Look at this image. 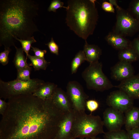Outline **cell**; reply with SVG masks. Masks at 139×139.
Segmentation results:
<instances>
[{"label":"cell","instance_id":"6da1fadb","mask_svg":"<svg viewBox=\"0 0 139 139\" xmlns=\"http://www.w3.org/2000/svg\"><path fill=\"white\" fill-rule=\"evenodd\" d=\"M0 123V139H53L65 113L52 98L43 100L32 94L8 99Z\"/></svg>","mask_w":139,"mask_h":139},{"label":"cell","instance_id":"7a4b0ae2","mask_svg":"<svg viewBox=\"0 0 139 139\" xmlns=\"http://www.w3.org/2000/svg\"><path fill=\"white\" fill-rule=\"evenodd\" d=\"M39 5L32 0L0 1V46H15V38L28 39L39 31L34 22Z\"/></svg>","mask_w":139,"mask_h":139},{"label":"cell","instance_id":"3957f363","mask_svg":"<svg viewBox=\"0 0 139 139\" xmlns=\"http://www.w3.org/2000/svg\"><path fill=\"white\" fill-rule=\"evenodd\" d=\"M95 0H69L66 23L76 35L85 40L92 34L99 18Z\"/></svg>","mask_w":139,"mask_h":139},{"label":"cell","instance_id":"277c9868","mask_svg":"<svg viewBox=\"0 0 139 139\" xmlns=\"http://www.w3.org/2000/svg\"><path fill=\"white\" fill-rule=\"evenodd\" d=\"M75 111L73 131L74 138L94 139L99 134L105 133L103 121L99 116L87 114L85 111Z\"/></svg>","mask_w":139,"mask_h":139},{"label":"cell","instance_id":"5b68a950","mask_svg":"<svg viewBox=\"0 0 139 139\" xmlns=\"http://www.w3.org/2000/svg\"><path fill=\"white\" fill-rule=\"evenodd\" d=\"M45 82L37 78L26 82L15 80L8 82L0 80V98L5 99L20 95L32 94Z\"/></svg>","mask_w":139,"mask_h":139},{"label":"cell","instance_id":"8992f818","mask_svg":"<svg viewBox=\"0 0 139 139\" xmlns=\"http://www.w3.org/2000/svg\"><path fill=\"white\" fill-rule=\"evenodd\" d=\"M102 63L98 61L90 63L82 74L88 89L103 91L114 87L102 71Z\"/></svg>","mask_w":139,"mask_h":139},{"label":"cell","instance_id":"52a82bcc","mask_svg":"<svg viewBox=\"0 0 139 139\" xmlns=\"http://www.w3.org/2000/svg\"><path fill=\"white\" fill-rule=\"evenodd\" d=\"M116 22L112 31L124 37L132 36L139 32V21L121 7L116 9Z\"/></svg>","mask_w":139,"mask_h":139},{"label":"cell","instance_id":"ba28073f","mask_svg":"<svg viewBox=\"0 0 139 139\" xmlns=\"http://www.w3.org/2000/svg\"><path fill=\"white\" fill-rule=\"evenodd\" d=\"M66 93L75 111H85L86 100L89 96L82 85L76 81H69L67 86Z\"/></svg>","mask_w":139,"mask_h":139},{"label":"cell","instance_id":"9c48e42d","mask_svg":"<svg viewBox=\"0 0 139 139\" xmlns=\"http://www.w3.org/2000/svg\"><path fill=\"white\" fill-rule=\"evenodd\" d=\"M106 102L109 107L123 113L133 106V99L119 90L111 92L107 98Z\"/></svg>","mask_w":139,"mask_h":139},{"label":"cell","instance_id":"30bf717a","mask_svg":"<svg viewBox=\"0 0 139 139\" xmlns=\"http://www.w3.org/2000/svg\"><path fill=\"white\" fill-rule=\"evenodd\" d=\"M123 113L111 107L106 109L103 113L104 126L109 131L121 129L124 124L125 115Z\"/></svg>","mask_w":139,"mask_h":139},{"label":"cell","instance_id":"8fae6325","mask_svg":"<svg viewBox=\"0 0 139 139\" xmlns=\"http://www.w3.org/2000/svg\"><path fill=\"white\" fill-rule=\"evenodd\" d=\"M75 115L73 109L65 113L58 126L57 132L53 139H71L73 136V127Z\"/></svg>","mask_w":139,"mask_h":139},{"label":"cell","instance_id":"7c38bea8","mask_svg":"<svg viewBox=\"0 0 139 139\" xmlns=\"http://www.w3.org/2000/svg\"><path fill=\"white\" fill-rule=\"evenodd\" d=\"M127 94L133 99H139V74L121 81L114 86Z\"/></svg>","mask_w":139,"mask_h":139},{"label":"cell","instance_id":"4fadbf2b","mask_svg":"<svg viewBox=\"0 0 139 139\" xmlns=\"http://www.w3.org/2000/svg\"><path fill=\"white\" fill-rule=\"evenodd\" d=\"M134 71L131 63L119 61L111 68L112 78L117 81H122L133 76Z\"/></svg>","mask_w":139,"mask_h":139},{"label":"cell","instance_id":"5bb4252c","mask_svg":"<svg viewBox=\"0 0 139 139\" xmlns=\"http://www.w3.org/2000/svg\"><path fill=\"white\" fill-rule=\"evenodd\" d=\"M51 98L56 107L65 113L70 112L73 109L66 93L61 88H56Z\"/></svg>","mask_w":139,"mask_h":139},{"label":"cell","instance_id":"9a60e30c","mask_svg":"<svg viewBox=\"0 0 139 139\" xmlns=\"http://www.w3.org/2000/svg\"><path fill=\"white\" fill-rule=\"evenodd\" d=\"M105 39L109 44L115 49L121 50L132 47V42L125 37L113 31L109 32Z\"/></svg>","mask_w":139,"mask_h":139},{"label":"cell","instance_id":"2e32d148","mask_svg":"<svg viewBox=\"0 0 139 139\" xmlns=\"http://www.w3.org/2000/svg\"><path fill=\"white\" fill-rule=\"evenodd\" d=\"M126 131L139 127V108L133 107L125 113L124 124Z\"/></svg>","mask_w":139,"mask_h":139},{"label":"cell","instance_id":"e0dca14e","mask_svg":"<svg viewBox=\"0 0 139 139\" xmlns=\"http://www.w3.org/2000/svg\"><path fill=\"white\" fill-rule=\"evenodd\" d=\"M57 86L54 83L45 82L36 90L32 94L44 101L52 98Z\"/></svg>","mask_w":139,"mask_h":139},{"label":"cell","instance_id":"ac0fdd59","mask_svg":"<svg viewBox=\"0 0 139 139\" xmlns=\"http://www.w3.org/2000/svg\"><path fill=\"white\" fill-rule=\"evenodd\" d=\"M83 51L86 61L90 63L98 61L102 54L101 50L98 46L94 44H89L86 40H85Z\"/></svg>","mask_w":139,"mask_h":139},{"label":"cell","instance_id":"d6986e66","mask_svg":"<svg viewBox=\"0 0 139 139\" xmlns=\"http://www.w3.org/2000/svg\"><path fill=\"white\" fill-rule=\"evenodd\" d=\"M16 52L13 62L17 71L26 67L29 66L27 62V59L24 55V51L22 47L18 48L14 46Z\"/></svg>","mask_w":139,"mask_h":139},{"label":"cell","instance_id":"ffe728a7","mask_svg":"<svg viewBox=\"0 0 139 139\" xmlns=\"http://www.w3.org/2000/svg\"><path fill=\"white\" fill-rule=\"evenodd\" d=\"M118 56L120 61L131 63L138 60L137 55L132 47L119 51Z\"/></svg>","mask_w":139,"mask_h":139},{"label":"cell","instance_id":"44dd1931","mask_svg":"<svg viewBox=\"0 0 139 139\" xmlns=\"http://www.w3.org/2000/svg\"><path fill=\"white\" fill-rule=\"evenodd\" d=\"M85 60L86 58L84 51H79L76 54L71 63V74L76 73L79 66Z\"/></svg>","mask_w":139,"mask_h":139},{"label":"cell","instance_id":"7402d4cb","mask_svg":"<svg viewBox=\"0 0 139 139\" xmlns=\"http://www.w3.org/2000/svg\"><path fill=\"white\" fill-rule=\"evenodd\" d=\"M28 57L31 61V64L33 67L35 71L40 70H45L50 63V62H48L45 59L38 58L35 56H31L29 54Z\"/></svg>","mask_w":139,"mask_h":139},{"label":"cell","instance_id":"603a6c76","mask_svg":"<svg viewBox=\"0 0 139 139\" xmlns=\"http://www.w3.org/2000/svg\"><path fill=\"white\" fill-rule=\"evenodd\" d=\"M103 139H129L127 132L121 129L104 134Z\"/></svg>","mask_w":139,"mask_h":139},{"label":"cell","instance_id":"cb8c5ba5","mask_svg":"<svg viewBox=\"0 0 139 139\" xmlns=\"http://www.w3.org/2000/svg\"><path fill=\"white\" fill-rule=\"evenodd\" d=\"M29 66L17 71V76L16 80L23 81L30 80L31 68Z\"/></svg>","mask_w":139,"mask_h":139},{"label":"cell","instance_id":"d4e9b609","mask_svg":"<svg viewBox=\"0 0 139 139\" xmlns=\"http://www.w3.org/2000/svg\"><path fill=\"white\" fill-rule=\"evenodd\" d=\"M15 39L21 43L22 46V48L26 54V59H27L29 55V51L31 46V45L33 43L36 42V40L34 38L33 36L27 40L21 39L17 38H16Z\"/></svg>","mask_w":139,"mask_h":139},{"label":"cell","instance_id":"484cf974","mask_svg":"<svg viewBox=\"0 0 139 139\" xmlns=\"http://www.w3.org/2000/svg\"><path fill=\"white\" fill-rule=\"evenodd\" d=\"M130 13L139 21V0H133L129 3L127 10Z\"/></svg>","mask_w":139,"mask_h":139},{"label":"cell","instance_id":"4316f807","mask_svg":"<svg viewBox=\"0 0 139 139\" xmlns=\"http://www.w3.org/2000/svg\"><path fill=\"white\" fill-rule=\"evenodd\" d=\"M64 3L59 0H53L51 2V3L48 8L49 12H56V10L62 7L66 8V7L63 6Z\"/></svg>","mask_w":139,"mask_h":139},{"label":"cell","instance_id":"83f0119b","mask_svg":"<svg viewBox=\"0 0 139 139\" xmlns=\"http://www.w3.org/2000/svg\"><path fill=\"white\" fill-rule=\"evenodd\" d=\"M11 50L10 48L5 49V50L0 53V63L3 65L7 64L9 62L8 56Z\"/></svg>","mask_w":139,"mask_h":139},{"label":"cell","instance_id":"f1b7e54d","mask_svg":"<svg viewBox=\"0 0 139 139\" xmlns=\"http://www.w3.org/2000/svg\"><path fill=\"white\" fill-rule=\"evenodd\" d=\"M48 46L50 52L56 55H59V46L54 41L53 37L50 41L45 44Z\"/></svg>","mask_w":139,"mask_h":139},{"label":"cell","instance_id":"f546056e","mask_svg":"<svg viewBox=\"0 0 139 139\" xmlns=\"http://www.w3.org/2000/svg\"><path fill=\"white\" fill-rule=\"evenodd\" d=\"M98 102L94 100H90L86 102V107L90 111L92 112L97 110L99 107Z\"/></svg>","mask_w":139,"mask_h":139},{"label":"cell","instance_id":"4dcf8cb0","mask_svg":"<svg viewBox=\"0 0 139 139\" xmlns=\"http://www.w3.org/2000/svg\"><path fill=\"white\" fill-rule=\"evenodd\" d=\"M126 131L129 139H139V127Z\"/></svg>","mask_w":139,"mask_h":139},{"label":"cell","instance_id":"1f68e13d","mask_svg":"<svg viewBox=\"0 0 139 139\" xmlns=\"http://www.w3.org/2000/svg\"><path fill=\"white\" fill-rule=\"evenodd\" d=\"M31 48L34 53L35 56L38 58L45 59V55L47 51L46 50H41L36 47L31 46Z\"/></svg>","mask_w":139,"mask_h":139},{"label":"cell","instance_id":"d6a6232c","mask_svg":"<svg viewBox=\"0 0 139 139\" xmlns=\"http://www.w3.org/2000/svg\"><path fill=\"white\" fill-rule=\"evenodd\" d=\"M101 7L106 12L113 13H115V10L113 6L109 2H103L102 3Z\"/></svg>","mask_w":139,"mask_h":139},{"label":"cell","instance_id":"836d02e7","mask_svg":"<svg viewBox=\"0 0 139 139\" xmlns=\"http://www.w3.org/2000/svg\"><path fill=\"white\" fill-rule=\"evenodd\" d=\"M131 42L132 47L136 53L139 61V37L135 38Z\"/></svg>","mask_w":139,"mask_h":139},{"label":"cell","instance_id":"e575fe53","mask_svg":"<svg viewBox=\"0 0 139 139\" xmlns=\"http://www.w3.org/2000/svg\"><path fill=\"white\" fill-rule=\"evenodd\" d=\"M7 102L0 99V114L2 116L5 113L7 107Z\"/></svg>","mask_w":139,"mask_h":139},{"label":"cell","instance_id":"d590c367","mask_svg":"<svg viewBox=\"0 0 139 139\" xmlns=\"http://www.w3.org/2000/svg\"><path fill=\"white\" fill-rule=\"evenodd\" d=\"M109 2L111 3L113 6H115L116 9H119L121 7L119 6L117 3V1L116 0H109Z\"/></svg>","mask_w":139,"mask_h":139},{"label":"cell","instance_id":"8d00e7d4","mask_svg":"<svg viewBox=\"0 0 139 139\" xmlns=\"http://www.w3.org/2000/svg\"><path fill=\"white\" fill-rule=\"evenodd\" d=\"M94 139H102V138H99V137H96L95 138H94Z\"/></svg>","mask_w":139,"mask_h":139},{"label":"cell","instance_id":"74e56055","mask_svg":"<svg viewBox=\"0 0 139 139\" xmlns=\"http://www.w3.org/2000/svg\"><path fill=\"white\" fill-rule=\"evenodd\" d=\"M75 139V138H72V139Z\"/></svg>","mask_w":139,"mask_h":139},{"label":"cell","instance_id":"f35d334b","mask_svg":"<svg viewBox=\"0 0 139 139\" xmlns=\"http://www.w3.org/2000/svg\"><path fill=\"white\" fill-rule=\"evenodd\" d=\"M138 37H139V34L138 35Z\"/></svg>","mask_w":139,"mask_h":139}]
</instances>
